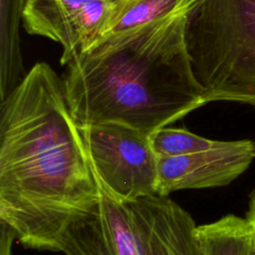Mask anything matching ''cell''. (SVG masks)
<instances>
[{"label":"cell","mask_w":255,"mask_h":255,"mask_svg":"<svg viewBox=\"0 0 255 255\" xmlns=\"http://www.w3.org/2000/svg\"><path fill=\"white\" fill-rule=\"evenodd\" d=\"M98 184V183H97ZM100 198L62 234L66 255H203L194 219L168 196Z\"/></svg>","instance_id":"3957f363"},{"label":"cell","mask_w":255,"mask_h":255,"mask_svg":"<svg viewBox=\"0 0 255 255\" xmlns=\"http://www.w3.org/2000/svg\"><path fill=\"white\" fill-rule=\"evenodd\" d=\"M150 145L157 157L191 154L217 146L221 140L197 135L184 128H161L148 134Z\"/></svg>","instance_id":"8fae6325"},{"label":"cell","mask_w":255,"mask_h":255,"mask_svg":"<svg viewBox=\"0 0 255 255\" xmlns=\"http://www.w3.org/2000/svg\"><path fill=\"white\" fill-rule=\"evenodd\" d=\"M255 159L250 139L221 142L210 149L173 157H158L157 194L184 189L224 186L241 175Z\"/></svg>","instance_id":"8992f818"},{"label":"cell","mask_w":255,"mask_h":255,"mask_svg":"<svg viewBox=\"0 0 255 255\" xmlns=\"http://www.w3.org/2000/svg\"><path fill=\"white\" fill-rule=\"evenodd\" d=\"M185 39L207 104L255 108V0H200L187 14Z\"/></svg>","instance_id":"277c9868"},{"label":"cell","mask_w":255,"mask_h":255,"mask_svg":"<svg viewBox=\"0 0 255 255\" xmlns=\"http://www.w3.org/2000/svg\"><path fill=\"white\" fill-rule=\"evenodd\" d=\"M97 183L119 200L157 194L158 157L148 134L120 123L81 126Z\"/></svg>","instance_id":"5b68a950"},{"label":"cell","mask_w":255,"mask_h":255,"mask_svg":"<svg viewBox=\"0 0 255 255\" xmlns=\"http://www.w3.org/2000/svg\"><path fill=\"white\" fill-rule=\"evenodd\" d=\"M27 0H0V99L24 78L23 55L19 37L20 22Z\"/></svg>","instance_id":"52a82bcc"},{"label":"cell","mask_w":255,"mask_h":255,"mask_svg":"<svg viewBox=\"0 0 255 255\" xmlns=\"http://www.w3.org/2000/svg\"><path fill=\"white\" fill-rule=\"evenodd\" d=\"M246 218L249 220L251 225L253 226L254 233H255V190L250 196V201H249V208L247 211Z\"/></svg>","instance_id":"7c38bea8"},{"label":"cell","mask_w":255,"mask_h":255,"mask_svg":"<svg viewBox=\"0 0 255 255\" xmlns=\"http://www.w3.org/2000/svg\"><path fill=\"white\" fill-rule=\"evenodd\" d=\"M99 198L63 80L35 65L1 101L0 223L28 248L59 251L65 230Z\"/></svg>","instance_id":"6da1fadb"},{"label":"cell","mask_w":255,"mask_h":255,"mask_svg":"<svg viewBox=\"0 0 255 255\" xmlns=\"http://www.w3.org/2000/svg\"><path fill=\"white\" fill-rule=\"evenodd\" d=\"M203 255H255V233L245 217L229 214L197 226Z\"/></svg>","instance_id":"ba28073f"},{"label":"cell","mask_w":255,"mask_h":255,"mask_svg":"<svg viewBox=\"0 0 255 255\" xmlns=\"http://www.w3.org/2000/svg\"><path fill=\"white\" fill-rule=\"evenodd\" d=\"M92 0H27L23 26L31 35L56 41L64 23L81 6ZM119 3L122 0H109Z\"/></svg>","instance_id":"9c48e42d"},{"label":"cell","mask_w":255,"mask_h":255,"mask_svg":"<svg viewBox=\"0 0 255 255\" xmlns=\"http://www.w3.org/2000/svg\"><path fill=\"white\" fill-rule=\"evenodd\" d=\"M199 1L200 0H122L117 5L102 36L126 30L179 10L191 9L195 7Z\"/></svg>","instance_id":"30bf717a"},{"label":"cell","mask_w":255,"mask_h":255,"mask_svg":"<svg viewBox=\"0 0 255 255\" xmlns=\"http://www.w3.org/2000/svg\"><path fill=\"white\" fill-rule=\"evenodd\" d=\"M191 9L104 35L67 64L62 80L79 127L114 122L149 134L207 104L186 45Z\"/></svg>","instance_id":"7a4b0ae2"}]
</instances>
